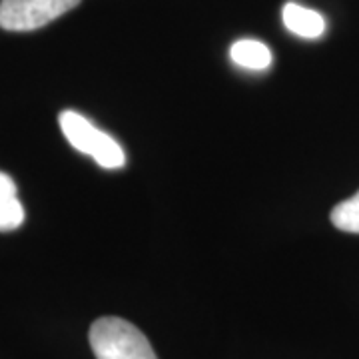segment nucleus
<instances>
[{
  "label": "nucleus",
  "mask_w": 359,
  "mask_h": 359,
  "mask_svg": "<svg viewBox=\"0 0 359 359\" xmlns=\"http://www.w3.org/2000/svg\"><path fill=\"white\" fill-rule=\"evenodd\" d=\"M90 347L96 359H158L148 337L122 318H100L90 327Z\"/></svg>",
  "instance_id": "1"
},
{
  "label": "nucleus",
  "mask_w": 359,
  "mask_h": 359,
  "mask_svg": "<svg viewBox=\"0 0 359 359\" xmlns=\"http://www.w3.org/2000/svg\"><path fill=\"white\" fill-rule=\"evenodd\" d=\"M282 18L285 28L302 39H320L325 32V18L320 13L306 8V6H299L295 2H287L283 6Z\"/></svg>",
  "instance_id": "4"
},
{
  "label": "nucleus",
  "mask_w": 359,
  "mask_h": 359,
  "mask_svg": "<svg viewBox=\"0 0 359 359\" xmlns=\"http://www.w3.org/2000/svg\"><path fill=\"white\" fill-rule=\"evenodd\" d=\"M332 224L337 230L359 233V192L335 205L332 210Z\"/></svg>",
  "instance_id": "7"
},
{
  "label": "nucleus",
  "mask_w": 359,
  "mask_h": 359,
  "mask_svg": "<svg viewBox=\"0 0 359 359\" xmlns=\"http://www.w3.org/2000/svg\"><path fill=\"white\" fill-rule=\"evenodd\" d=\"M80 0H0V28L30 32L70 13Z\"/></svg>",
  "instance_id": "3"
},
{
  "label": "nucleus",
  "mask_w": 359,
  "mask_h": 359,
  "mask_svg": "<svg viewBox=\"0 0 359 359\" xmlns=\"http://www.w3.org/2000/svg\"><path fill=\"white\" fill-rule=\"evenodd\" d=\"M60 130L78 152L88 154L96 164L106 170H116L126 164V154L122 146L102 130L92 126L88 120L74 110H65L58 116Z\"/></svg>",
  "instance_id": "2"
},
{
  "label": "nucleus",
  "mask_w": 359,
  "mask_h": 359,
  "mask_svg": "<svg viewBox=\"0 0 359 359\" xmlns=\"http://www.w3.org/2000/svg\"><path fill=\"white\" fill-rule=\"evenodd\" d=\"M25 222V208L18 202L16 184L8 174L0 172V231L16 230Z\"/></svg>",
  "instance_id": "5"
},
{
  "label": "nucleus",
  "mask_w": 359,
  "mask_h": 359,
  "mask_svg": "<svg viewBox=\"0 0 359 359\" xmlns=\"http://www.w3.org/2000/svg\"><path fill=\"white\" fill-rule=\"evenodd\" d=\"M231 60L248 70H266L271 65V50L259 40H238L230 48Z\"/></svg>",
  "instance_id": "6"
}]
</instances>
